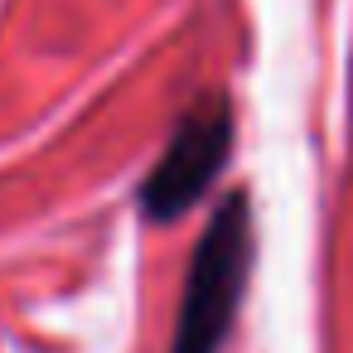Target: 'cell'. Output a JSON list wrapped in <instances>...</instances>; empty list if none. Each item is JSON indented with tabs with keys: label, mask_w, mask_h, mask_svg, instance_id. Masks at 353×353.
<instances>
[{
	"label": "cell",
	"mask_w": 353,
	"mask_h": 353,
	"mask_svg": "<svg viewBox=\"0 0 353 353\" xmlns=\"http://www.w3.org/2000/svg\"><path fill=\"white\" fill-rule=\"evenodd\" d=\"M247 266H252V208H247V194H228L189 256V281H184L170 353L223 348L232 314L242 305V290H247Z\"/></svg>",
	"instance_id": "cell-1"
},
{
	"label": "cell",
	"mask_w": 353,
	"mask_h": 353,
	"mask_svg": "<svg viewBox=\"0 0 353 353\" xmlns=\"http://www.w3.org/2000/svg\"><path fill=\"white\" fill-rule=\"evenodd\" d=\"M228 150H232V102L223 92H208L179 117L170 145L160 150L150 179L141 184V213L150 223H174L213 189V179L228 165Z\"/></svg>",
	"instance_id": "cell-2"
}]
</instances>
